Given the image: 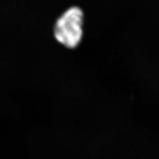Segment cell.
Returning a JSON list of instances; mask_svg holds the SVG:
<instances>
[{
	"label": "cell",
	"instance_id": "1",
	"mask_svg": "<svg viewBox=\"0 0 159 159\" xmlns=\"http://www.w3.org/2000/svg\"><path fill=\"white\" fill-rule=\"evenodd\" d=\"M84 13L78 6H72L65 10L56 20L53 34L57 41L69 49L77 48L84 36Z\"/></svg>",
	"mask_w": 159,
	"mask_h": 159
}]
</instances>
